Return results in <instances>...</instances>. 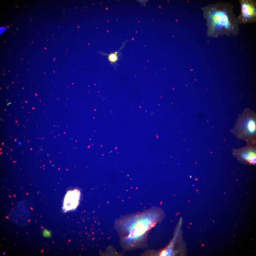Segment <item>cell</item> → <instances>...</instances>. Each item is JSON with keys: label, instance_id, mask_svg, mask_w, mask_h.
<instances>
[{"label": "cell", "instance_id": "obj_1", "mask_svg": "<svg viewBox=\"0 0 256 256\" xmlns=\"http://www.w3.org/2000/svg\"><path fill=\"white\" fill-rule=\"evenodd\" d=\"M233 9L232 4L223 1L201 8L206 21L208 36L217 38L220 36H234L239 34V20L234 13Z\"/></svg>", "mask_w": 256, "mask_h": 256}, {"label": "cell", "instance_id": "obj_2", "mask_svg": "<svg viewBox=\"0 0 256 256\" xmlns=\"http://www.w3.org/2000/svg\"><path fill=\"white\" fill-rule=\"evenodd\" d=\"M255 113L248 108L239 115L232 133L238 139L246 141L247 145H256Z\"/></svg>", "mask_w": 256, "mask_h": 256}, {"label": "cell", "instance_id": "obj_3", "mask_svg": "<svg viewBox=\"0 0 256 256\" xmlns=\"http://www.w3.org/2000/svg\"><path fill=\"white\" fill-rule=\"evenodd\" d=\"M241 13L238 17L239 24L256 22V1L239 0Z\"/></svg>", "mask_w": 256, "mask_h": 256}, {"label": "cell", "instance_id": "obj_4", "mask_svg": "<svg viewBox=\"0 0 256 256\" xmlns=\"http://www.w3.org/2000/svg\"><path fill=\"white\" fill-rule=\"evenodd\" d=\"M232 154L242 162L255 165L256 163V145H247L232 150Z\"/></svg>", "mask_w": 256, "mask_h": 256}, {"label": "cell", "instance_id": "obj_5", "mask_svg": "<svg viewBox=\"0 0 256 256\" xmlns=\"http://www.w3.org/2000/svg\"><path fill=\"white\" fill-rule=\"evenodd\" d=\"M80 194L79 190L77 189L67 192L63 203V209L64 212L76 209L79 204Z\"/></svg>", "mask_w": 256, "mask_h": 256}, {"label": "cell", "instance_id": "obj_6", "mask_svg": "<svg viewBox=\"0 0 256 256\" xmlns=\"http://www.w3.org/2000/svg\"><path fill=\"white\" fill-rule=\"evenodd\" d=\"M109 60L112 62H115L118 59L116 54L112 53L109 55Z\"/></svg>", "mask_w": 256, "mask_h": 256}, {"label": "cell", "instance_id": "obj_7", "mask_svg": "<svg viewBox=\"0 0 256 256\" xmlns=\"http://www.w3.org/2000/svg\"><path fill=\"white\" fill-rule=\"evenodd\" d=\"M43 235L46 237H49L50 236V232L46 229H44L43 232Z\"/></svg>", "mask_w": 256, "mask_h": 256}, {"label": "cell", "instance_id": "obj_8", "mask_svg": "<svg viewBox=\"0 0 256 256\" xmlns=\"http://www.w3.org/2000/svg\"><path fill=\"white\" fill-rule=\"evenodd\" d=\"M6 251H5V252H3V254H4V255H5V253H6Z\"/></svg>", "mask_w": 256, "mask_h": 256}, {"label": "cell", "instance_id": "obj_9", "mask_svg": "<svg viewBox=\"0 0 256 256\" xmlns=\"http://www.w3.org/2000/svg\"><path fill=\"white\" fill-rule=\"evenodd\" d=\"M190 178H192L191 176H190Z\"/></svg>", "mask_w": 256, "mask_h": 256}, {"label": "cell", "instance_id": "obj_10", "mask_svg": "<svg viewBox=\"0 0 256 256\" xmlns=\"http://www.w3.org/2000/svg\"><path fill=\"white\" fill-rule=\"evenodd\" d=\"M192 186H194V185H193H193H192Z\"/></svg>", "mask_w": 256, "mask_h": 256}]
</instances>
